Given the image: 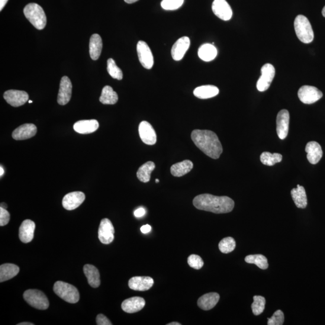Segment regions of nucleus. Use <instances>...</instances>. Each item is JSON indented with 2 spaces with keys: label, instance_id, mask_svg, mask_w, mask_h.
Masks as SVG:
<instances>
[{
  "label": "nucleus",
  "instance_id": "5",
  "mask_svg": "<svg viewBox=\"0 0 325 325\" xmlns=\"http://www.w3.org/2000/svg\"><path fill=\"white\" fill-rule=\"evenodd\" d=\"M54 292L63 300L70 304H76L80 299L78 290L75 286L63 281H57L54 285Z\"/></svg>",
  "mask_w": 325,
  "mask_h": 325
},
{
  "label": "nucleus",
  "instance_id": "37",
  "mask_svg": "<svg viewBox=\"0 0 325 325\" xmlns=\"http://www.w3.org/2000/svg\"><path fill=\"white\" fill-rule=\"evenodd\" d=\"M265 304L266 299L262 296H255V297H254V302L251 305L253 314L255 316H259V315L263 313V312L265 311Z\"/></svg>",
  "mask_w": 325,
  "mask_h": 325
},
{
  "label": "nucleus",
  "instance_id": "6",
  "mask_svg": "<svg viewBox=\"0 0 325 325\" xmlns=\"http://www.w3.org/2000/svg\"><path fill=\"white\" fill-rule=\"evenodd\" d=\"M24 300L31 307L44 310L49 307V301L46 295L38 290H28L24 293Z\"/></svg>",
  "mask_w": 325,
  "mask_h": 325
},
{
  "label": "nucleus",
  "instance_id": "3",
  "mask_svg": "<svg viewBox=\"0 0 325 325\" xmlns=\"http://www.w3.org/2000/svg\"><path fill=\"white\" fill-rule=\"evenodd\" d=\"M25 17L38 30L46 26L47 17L43 8L37 3H30L24 9Z\"/></svg>",
  "mask_w": 325,
  "mask_h": 325
},
{
  "label": "nucleus",
  "instance_id": "9",
  "mask_svg": "<svg viewBox=\"0 0 325 325\" xmlns=\"http://www.w3.org/2000/svg\"><path fill=\"white\" fill-rule=\"evenodd\" d=\"M137 51L141 65L147 69L152 68L154 65V57L150 48L146 42L140 41L137 43Z\"/></svg>",
  "mask_w": 325,
  "mask_h": 325
},
{
  "label": "nucleus",
  "instance_id": "29",
  "mask_svg": "<svg viewBox=\"0 0 325 325\" xmlns=\"http://www.w3.org/2000/svg\"><path fill=\"white\" fill-rule=\"evenodd\" d=\"M198 54L201 60L205 62H210L216 57L218 51L214 45L205 44L199 47Z\"/></svg>",
  "mask_w": 325,
  "mask_h": 325
},
{
  "label": "nucleus",
  "instance_id": "24",
  "mask_svg": "<svg viewBox=\"0 0 325 325\" xmlns=\"http://www.w3.org/2000/svg\"><path fill=\"white\" fill-rule=\"evenodd\" d=\"M99 125L95 120H82L74 125V130L80 134H90L97 130Z\"/></svg>",
  "mask_w": 325,
  "mask_h": 325
},
{
  "label": "nucleus",
  "instance_id": "13",
  "mask_svg": "<svg viewBox=\"0 0 325 325\" xmlns=\"http://www.w3.org/2000/svg\"><path fill=\"white\" fill-rule=\"evenodd\" d=\"M212 11L222 20L229 21L232 18V9L226 0H214Z\"/></svg>",
  "mask_w": 325,
  "mask_h": 325
},
{
  "label": "nucleus",
  "instance_id": "27",
  "mask_svg": "<svg viewBox=\"0 0 325 325\" xmlns=\"http://www.w3.org/2000/svg\"><path fill=\"white\" fill-rule=\"evenodd\" d=\"M102 48V41L100 36L98 34L92 35L89 43V53L91 59L96 60L101 55Z\"/></svg>",
  "mask_w": 325,
  "mask_h": 325
},
{
  "label": "nucleus",
  "instance_id": "32",
  "mask_svg": "<svg viewBox=\"0 0 325 325\" xmlns=\"http://www.w3.org/2000/svg\"><path fill=\"white\" fill-rule=\"evenodd\" d=\"M118 101L117 93L114 91L112 87L105 86L102 90L99 101L104 104H115Z\"/></svg>",
  "mask_w": 325,
  "mask_h": 325
},
{
  "label": "nucleus",
  "instance_id": "2",
  "mask_svg": "<svg viewBox=\"0 0 325 325\" xmlns=\"http://www.w3.org/2000/svg\"><path fill=\"white\" fill-rule=\"evenodd\" d=\"M191 137L195 146L205 155L213 159L220 158L223 153V146L214 132L195 130L192 131Z\"/></svg>",
  "mask_w": 325,
  "mask_h": 325
},
{
  "label": "nucleus",
  "instance_id": "1",
  "mask_svg": "<svg viewBox=\"0 0 325 325\" xmlns=\"http://www.w3.org/2000/svg\"><path fill=\"white\" fill-rule=\"evenodd\" d=\"M193 204L198 210L215 214L230 213L234 207V201L228 196H217L207 194L196 196Z\"/></svg>",
  "mask_w": 325,
  "mask_h": 325
},
{
  "label": "nucleus",
  "instance_id": "21",
  "mask_svg": "<svg viewBox=\"0 0 325 325\" xmlns=\"http://www.w3.org/2000/svg\"><path fill=\"white\" fill-rule=\"evenodd\" d=\"M305 151L307 153V159L311 164L316 165L319 162L323 156V151L319 143L316 141H310L305 147Z\"/></svg>",
  "mask_w": 325,
  "mask_h": 325
},
{
  "label": "nucleus",
  "instance_id": "26",
  "mask_svg": "<svg viewBox=\"0 0 325 325\" xmlns=\"http://www.w3.org/2000/svg\"><path fill=\"white\" fill-rule=\"evenodd\" d=\"M291 195L296 206L299 208H305L308 204L306 192L303 186L298 185L297 188L293 189Z\"/></svg>",
  "mask_w": 325,
  "mask_h": 325
},
{
  "label": "nucleus",
  "instance_id": "52",
  "mask_svg": "<svg viewBox=\"0 0 325 325\" xmlns=\"http://www.w3.org/2000/svg\"><path fill=\"white\" fill-rule=\"evenodd\" d=\"M322 15L324 17H325V6L322 10Z\"/></svg>",
  "mask_w": 325,
  "mask_h": 325
},
{
  "label": "nucleus",
  "instance_id": "20",
  "mask_svg": "<svg viewBox=\"0 0 325 325\" xmlns=\"http://www.w3.org/2000/svg\"><path fill=\"white\" fill-rule=\"evenodd\" d=\"M36 225L33 221L25 220L21 225L19 230V237L22 242L27 243L33 239Z\"/></svg>",
  "mask_w": 325,
  "mask_h": 325
},
{
  "label": "nucleus",
  "instance_id": "33",
  "mask_svg": "<svg viewBox=\"0 0 325 325\" xmlns=\"http://www.w3.org/2000/svg\"><path fill=\"white\" fill-rule=\"evenodd\" d=\"M155 164L153 162H148L139 167L137 172L138 179L141 182L148 183L151 179V173L155 169Z\"/></svg>",
  "mask_w": 325,
  "mask_h": 325
},
{
  "label": "nucleus",
  "instance_id": "35",
  "mask_svg": "<svg viewBox=\"0 0 325 325\" xmlns=\"http://www.w3.org/2000/svg\"><path fill=\"white\" fill-rule=\"evenodd\" d=\"M245 262L249 264H254L258 266L260 269L265 270L268 268L269 264L268 259L266 257L261 255V254H256V255H249L245 257Z\"/></svg>",
  "mask_w": 325,
  "mask_h": 325
},
{
  "label": "nucleus",
  "instance_id": "48",
  "mask_svg": "<svg viewBox=\"0 0 325 325\" xmlns=\"http://www.w3.org/2000/svg\"><path fill=\"white\" fill-rule=\"evenodd\" d=\"M18 325H34V324L30 322H22L18 323Z\"/></svg>",
  "mask_w": 325,
  "mask_h": 325
},
{
  "label": "nucleus",
  "instance_id": "25",
  "mask_svg": "<svg viewBox=\"0 0 325 325\" xmlns=\"http://www.w3.org/2000/svg\"><path fill=\"white\" fill-rule=\"evenodd\" d=\"M83 272L88 279L89 284L93 288H97L100 285V275L97 268L91 265L84 266Z\"/></svg>",
  "mask_w": 325,
  "mask_h": 325
},
{
  "label": "nucleus",
  "instance_id": "38",
  "mask_svg": "<svg viewBox=\"0 0 325 325\" xmlns=\"http://www.w3.org/2000/svg\"><path fill=\"white\" fill-rule=\"evenodd\" d=\"M107 71L112 78L121 80L123 78V73L116 64L115 60L109 59L107 60Z\"/></svg>",
  "mask_w": 325,
  "mask_h": 325
},
{
  "label": "nucleus",
  "instance_id": "15",
  "mask_svg": "<svg viewBox=\"0 0 325 325\" xmlns=\"http://www.w3.org/2000/svg\"><path fill=\"white\" fill-rule=\"evenodd\" d=\"M85 194L82 192H73L64 196L62 205L67 210H75L85 200Z\"/></svg>",
  "mask_w": 325,
  "mask_h": 325
},
{
  "label": "nucleus",
  "instance_id": "39",
  "mask_svg": "<svg viewBox=\"0 0 325 325\" xmlns=\"http://www.w3.org/2000/svg\"><path fill=\"white\" fill-rule=\"evenodd\" d=\"M185 0H163L161 6L166 11H174L182 7Z\"/></svg>",
  "mask_w": 325,
  "mask_h": 325
},
{
  "label": "nucleus",
  "instance_id": "8",
  "mask_svg": "<svg viewBox=\"0 0 325 325\" xmlns=\"http://www.w3.org/2000/svg\"><path fill=\"white\" fill-rule=\"evenodd\" d=\"M262 76L257 83V88L260 92L266 91L269 88L270 85L274 79L275 69L271 64L267 63L261 69Z\"/></svg>",
  "mask_w": 325,
  "mask_h": 325
},
{
  "label": "nucleus",
  "instance_id": "41",
  "mask_svg": "<svg viewBox=\"0 0 325 325\" xmlns=\"http://www.w3.org/2000/svg\"><path fill=\"white\" fill-rule=\"evenodd\" d=\"M268 325H282L284 321V315L281 310L276 311L273 316L268 318Z\"/></svg>",
  "mask_w": 325,
  "mask_h": 325
},
{
  "label": "nucleus",
  "instance_id": "23",
  "mask_svg": "<svg viewBox=\"0 0 325 325\" xmlns=\"http://www.w3.org/2000/svg\"><path fill=\"white\" fill-rule=\"evenodd\" d=\"M220 296L217 293H209L199 298L198 305L202 310L208 311L211 310L218 303Z\"/></svg>",
  "mask_w": 325,
  "mask_h": 325
},
{
  "label": "nucleus",
  "instance_id": "11",
  "mask_svg": "<svg viewBox=\"0 0 325 325\" xmlns=\"http://www.w3.org/2000/svg\"><path fill=\"white\" fill-rule=\"evenodd\" d=\"M6 102L13 107H19L25 104L28 100L29 96L26 92L18 90H9L4 93Z\"/></svg>",
  "mask_w": 325,
  "mask_h": 325
},
{
  "label": "nucleus",
  "instance_id": "14",
  "mask_svg": "<svg viewBox=\"0 0 325 325\" xmlns=\"http://www.w3.org/2000/svg\"><path fill=\"white\" fill-rule=\"evenodd\" d=\"M73 86L68 77L64 76L61 79L57 102L60 105L67 104L71 98Z\"/></svg>",
  "mask_w": 325,
  "mask_h": 325
},
{
  "label": "nucleus",
  "instance_id": "53",
  "mask_svg": "<svg viewBox=\"0 0 325 325\" xmlns=\"http://www.w3.org/2000/svg\"><path fill=\"white\" fill-rule=\"evenodd\" d=\"M156 182L157 183H159V179H156Z\"/></svg>",
  "mask_w": 325,
  "mask_h": 325
},
{
  "label": "nucleus",
  "instance_id": "45",
  "mask_svg": "<svg viewBox=\"0 0 325 325\" xmlns=\"http://www.w3.org/2000/svg\"><path fill=\"white\" fill-rule=\"evenodd\" d=\"M151 229H152V228H151V227L150 225H143V226L140 228L141 232L143 234H147L150 233L151 231Z\"/></svg>",
  "mask_w": 325,
  "mask_h": 325
},
{
  "label": "nucleus",
  "instance_id": "4",
  "mask_svg": "<svg viewBox=\"0 0 325 325\" xmlns=\"http://www.w3.org/2000/svg\"><path fill=\"white\" fill-rule=\"evenodd\" d=\"M295 30L299 40L304 44H310L314 40V32L308 18L298 15L295 18Z\"/></svg>",
  "mask_w": 325,
  "mask_h": 325
},
{
  "label": "nucleus",
  "instance_id": "49",
  "mask_svg": "<svg viewBox=\"0 0 325 325\" xmlns=\"http://www.w3.org/2000/svg\"><path fill=\"white\" fill-rule=\"evenodd\" d=\"M1 207L3 208L7 209L8 205H6L5 203H4V202H2V203H1Z\"/></svg>",
  "mask_w": 325,
  "mask_h": 325
},
{
  "label": "nucleus",
  "instance_id": "44",
  "mask_svg": "<svg viewBox=\"0 0 325 325\" xmlns=\"http://www.w3.org/2000/svg\"><path fill=\"white\" fill-rule=\"evenodd\" d=\"M146 213V211L143 207L137 208V210H135L134 212V214L136 218L143 217Z\"/></svg>",
  "mask_w": 325,
  "mask_h": 325
},
{
  "label": "nucleus",
  "instance_id": "47",
  "mask_svg": "<svg viewBox=\"0 0 325 325\" xmlns=\"http://www.w3.org/2000/svg\"><path fill=\"white\" fill-rule=\"evenodd\" d=\"M124 1L125 3H128V4H132V3L139 1V0H124Z\"/></svg>",
  "mask_w": 325,
  "mask_h": 325
},
{
  "label": "nucleus",
  "instance_id": "19",
  "mask_svg": "<svg viewBox=\"0 0 325 325\" xmlns=\"http://www.w3.org/2000/svg\"><path fill=\"white\" fill-rule=\"evenodd\" d=\"M154 279L149 276H134L128 282L129 287L136 291H147L153 287Z\"/></svg>",
  "mask_w": 325,
  "mask_h": 325
},
{
  "label": "nucleus",
  "instance_id": "34",
  "mask_svg": "<svg viewBox=\"0 0 325 325\" xmlns=\"http://www.w3.org/2000/svg\"><path fill=\"white\" fill-rule=\"evenodd\" d=\"M282 156L279 153L272 154L269 152H264L260 156V160L263 165L272 166L275 164L281 162Z\"/></svg>",
  "mask_w": 325,
  "mask_h": 325
},
{
  "label": "nucleus",
  "instance_id": "16",
  "mask_svg": "<svg viewBox=\"0 0 325 325\" xmlns=\"http://www.w3.org/2000/svg\"><path fill=\"white\" fill-rule=\"evenodd\" d=\"M139 133L140 139L144 143L153 146L157 141V135L152 125L149 122L142 121L139 125Z\"/></svg>",
  "mask_w": 325,
  "mask_h": 325
},
{
  "label": "nucleus",
  "instance_id": "18",
  "mask_svg": "<svg viewBox=\"0 0 325 325\" xmlns=\"http://www.w3.org/2000/svg\"><path fill=\"white\" fill-rule=\"evenodd\" d=\"M190 45L191 41L188 37H182L177 40L172 48L171 54L173 59L176 61L181 60L188 50Z\"/></svg>",
  "mask_w": 325,
  "mask_h": 325
},
{
  "label": "nucleus",
  "instance_id": "54",
  "mask_svg": "<svg viewBox=\"0 0 325 325\" xmlns=\"http://www.w3.org/2000/svg\"><path fill=\"white\" fill-rule=\"evenodd\" d=\"M28 102H29V103H32V102H33V101H32L30 100V101H28Z\"/></svg>",
  "mask_w": 325,
  "mask_h": 325
},
{
  "label": "nucleus",
  "instance_id": "36",
  "mask_svg": "<svg viewBox=\"0 0 325 325\" xmlns=\"http://www.w3.org/2000/svg\"><path fill=\"white\" fill-rule=\"evenodd\" d=\"M236 241L233 237H228L224 238L219 243V248L221 252L224 254H229L236 248Z\"/></svg>",
  "mask_w": 325,
  "mask_h": 325
},
{
  "label": "nucleus",
  "instance_id": "10",
  "mask_svg": "<svg viewBox=\"0 0 325 325\" xmlns=\"http://www.w3.org/2000/svg\"><path fill=\"white\" fill-rule=\"evenodd\" d=\"M115 228L109 219H103L99 225L98 238L100 242L105 244L111 243L114 240Z\"/></svg>",
  "mask_w": 325,
  "mask_h": 325
},
{
  "label": "nucleus",
  "instance_id": "50",
  "mask_svg": "<svg viewBox=\"0 0 325 325\" xmlns=\"http://www.w3.org/2000/svg\"><path fill=\"white\" fill-rule=\"evenodd\" d=\"M0 171H1V172H0V176H2V175L4 174L5 171L2 166L0 167Z\"/></svg>",
  "mask_w": 325,
  "mask_h": 325
},
{
  "label": "nucleus",
  "instance_id": "43",
  "mask_svg": "<svg viewBox=\"0 0 325 325\" xmlns=\"http://www.w3.org/2000/svg\"><path fill=\"white\" fill-rule=\"evenodd\" d=\"M96 324L98 325H112V323L109 318L104 314H98L96 318Z\"/></svg>",
  "mask_w": 325,
  "mask_h": 325
},
{
  "label": "nucleus",
  "instance_id": "42",
  "mask_svg": "<svg viewBox=\"0 0 325 325\" xmlns=\"http://www.w3.org/2000/svg\"><path fill=\"white\" fill-rule=\"evenodd\" d=\"M11 215L6 209L0 207V226L3 227L8 224Z\"/></svg>",
  "mask_w": 325,
  "mask_h": 325
},
{
  "label": "nucleus",
  "instance_id": "40",
  "mask_svg": "<svg viewBox=\"0 0 325 325\" xmlns=\"http://www.w3.org/2000/svg\"><path fill=\"white\" fill-rule=\"evenodd\" d=\"M188 263L192 268L196 270L201 269L204 266V262L201 257L192 254L188 257Z\"/></svg>",
  "mask_w": 325,
  "mask_h": 325
},
{
  "label": "nucleus",
  "instance_id": "31",
  "mask_svg": "<svg viewBox=\"0 0 325 325\" xmlns=\"http://www.w3.org/2000/svg\"><path fill=\"white\" fill-rule=\"evenodd\" d=\"M193 167H194V164L191 161L186 160L173 165L170 167V172L173 176L180 177L191 171Z\"/></svg>",
  "mask_w": 325,
  "mask_h": 325
},
{
  "label": "nucleus",
  "instance_id": "17",
  "mask_svg": "<svg viewBox=\"0 0 325 325\" xmlns=\"http://www.w3.org/2000/svg\"><path fill=\"white\" fill-rule=\"evenodd\" d=\"M37 133V128L33 124H25L21 125L13 132L12 137L15 140H22L30 139Z\"/></svg>",
  "mask_w": 325,
  "mask_h": 325
},
{
  "label": "nucleus",
  "instance_id": "22",
  "mask_svg": "<svg viewBox=\"0 0 325 325\" xmlns=\"http://www.w3.org/2000/svg\"><path fill=\"white\" fill-rule=\"evenodd\" d=\"M146 305V301L142 298L133 297L127 299L122 303V310L127 313H137L142 310Z\"/></svg>",
  "mask_w": 325,
  "mask_h": 325
},
{
  "label": "nucleus",
  "instance_id": "51",
  "mask_svg": "<svg viewBox=\"0 0 325 325\" xmlns=\"http://www.w3.org/2000/svg\"><path fill=\"white\" fill-rule=\"evenodd\" d=\"M181 323H178V322H172L167 324V325H181Z\"/></svg>",
  "mask_w": 325,
  "mask_h": 325
},
{
  "label": "nucleus",
  "instance_id": "28",
  "mask_svg": "<svg viewBox=\"0 0 325 325\" xmlns=\"http://www.w3.org/2000/svg\"><path fill=\"white\" fill-rule=\"evenodd\" d=\"M220 93V90L216 86L205 85L198 87L194 91V94L199 99H208L214 97Z\"/></svg>",
  "mask_w": 325,
  "mask_h": 325
},
{
  "label": "nucleus",
  "instance_id": "46",
  "mask_svg": "<svg viewBox=\"0 0 325 325\" xmlns=\"http://www.w3.org/2000/svg\"><path fill=\"white\" fill-rule=\"evenodd\" d=\"M8 2V0H0V11H2L6 5L7 4Z\"/></svg>",
  "mask_w": 325,
  "mask_h": 325
},
{
  "label": "nucleus",
  "instance_id": "30",
  "mask_svg": "<svg viewBox=\"0 0 325 325\" xmlns=\"http://www.w3.org/2000/svg\"><path fill=\"white\" fill-rule=\"evenodd\" d=\"M19 267L14 264H4L0 266V282L11 279L18 274Z\"/></svg>",
  "mask_w": 325,
  "mask_h": 325
},
{
  "label": "nucleus",
  "instance_id": "12",
  "mask_svg": "<svg viewBox=\"0 0 325 325\" xmlns=\"http://www.w3.org/2000/svg\"><path fill=\"white\" fill-rule=\"evenodd\" d=\"M290 114L287 110L280 111L276 118V132L280 139L287 137L288 133Z\"/></svg>",
  "mask_w": 325,
  "mask_h": 325
},
{
  "label": "nucleus",
  "instance_id": "7",
  "mask_svg": "<svg viewBox=\"0 0 325 325\" xmlns=\"http://www.w3.org/2000/svg\"><path fill=\"white\" fill-rule=\"evenodd\" d=\"M298 97L305 104H311L322 98L323 93L316 87L303 86L299 89Z\"/></svg>",
  "mask_w": 325,
  "mask_h": 325
}]
</instances>
